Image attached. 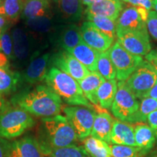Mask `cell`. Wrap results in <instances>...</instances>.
I'll return each instance as SVG.
<instances>
[{
  "instance_id": "cell-17",
  "label": "cell",
  "mask_w": 157,
  "mask_h": 157,
  "mask_svg": "<svg viewBox=\"0 0 157 157\" xmlns=\"http://www.w3.org/2000/svg\"><path fill=\"white\" fill-rule=\"evenodd\" d=\"M122 11L120 0H102L87 6L84 13L86 16H102L117 21Z\"/></svg>"
},
{
  "instance_id": "cell-37",
  "label": "cell",
  "mask_w": 157,
  "mask_h": 157,
  "mask_svg": "<svg viewBox=\"0 0 157 157\" xmlns=\"http://www.w3.org/2000/svg\"><path fill=\"white\" fill-rule=\"evenodd\" d=\"M145 60L157 74V49L151 50L145 56Z\"/></svg>"
},
{
  "instance_id": "cell-28",
  "label": "cell",
  "mask_w": 157,
  "mask_h": 157,
  "mask_svg": "<svg viewBox=\"0 0 157 157\" xmlns=\"http://www.w3.org/2000/svg\"><path fill=\"white\" fill-rule=\"evenodd\" d=\"M21 80V75L18 72L0 68V94L15 91Z\"/></svg>"
},
{
  "instance_id": "cell-40",
  "label": "cell",
  "mask_w": 157,
  "mask_h": 157,
  "mask_svg": "<svg viewBox=\"0 0 157 157\" xmlns=\"http://www.w3.org/2000/svg\"><path fill=\"white\" fill-rule=\"evenodd\" d=\"M8 143L5 139L0 137V157H7Z\"/></svg>"
},
{
  "instance_id": "cell-47",
  "label": "cell",
  "mask_w": 157,
  "mask_h": 157,
  "mask_svg": "<svg viewBox=\"0 0 157 157\" xmlns=\"http://www.w3.org/2000/svg\"><path fill=\"white\" fill-rule=\"evenodd\" d=\"M2 0H0V5H1V4H2Z\"/></svg>"
},
{
  "instance_id": "cell-33",
  "label": "cell",
  "mask_w": 157,
  "mask_h": 157,
  "mask_svg": "<svg viewBox=\"0 0 157 157\" xmlns=\"http://www.w3.org/2000/svg\"><path fill=\"white\" fill-rule=\"evenodd\" d=\"M27 26L35 32L46 33L50 31L53 25L52 17H43L25 21Z\"/></svg>"
},
{
  "instance_id": "cell-27",
  "label": "cell",
  "mask_w": 157,
  "mask_h": 157,
  "mask_svg": "<svg viewBox=\"0 0 157 157\" xmlns=\"http://www.w3.org/2000/svg\"><path fill=\"white\" fill-rule=\"evenodd\" d=\"M84 148L91 157H112L111 146L105 141L89 136L83 140Z\"/></svg>"
},
{
  "instance_id": "cell-36",
  "label": "cell",
  "mask_w": 157,
  "mask_h": 157,
  "mask_svg": "<svg viewBox=\"0 0 157 157\" xmlns=\"http://www.w3.org/2000/svg\"><path fill=\"white\" fill-rule=\"evenodd\" d=\"M146 27L148 34L157 40V14L154 10L149 12Z\"/></svg>"
},
{
  "instance_id": "cell-7",
  "label": "cell",
  "mask_w": 157,
  "mask_h": 157,
  "mask_svg": "<svg viewBox=\"0 0 157 157\" xmlns=\"http://www.w3.org/2000/svg\"><path fill=\"white\" fill-rule=\"evenodd\" d=\"M63 110L78 140L83 141L90 136L96 115L94 110L78 105L66 106Z\"/></svg>"
},
{
  "instance_id": "cell-6",
  "label": "cell",
  "mask_w": 157,
  "mask_h": 157,
  "mask_svg": "<svg viewBox=\"0 0 157 157\" xmlns=\"http://www.w3.org/2000/svg\"><path fill=\"white\" fill-rule=\"evenodd\" d=\"M139 106L138 100L127 87L125 81L118 82L117 94L111 108L113 115L118 120L129 123Z\"/></svg>"
},
{
  "instance_id": "cell-20",
  "label": "cell",
  "mask_w": 157,
  "mask_h": 157,
  "mask_svg": "<svg viewBox=\"0 0 157 157\" xmlns=\"http://www.w3.org/2000/svg\"><path fill=\"white\" fill-rule=\"evenodd\" d=\"M56 39L58 46L67 52L83 41L81 29L74 23H69L61 27L58 31Z\"/></svg>"
},
{
  "instance_id": "cell-19",
  "label": "cell",
  "mask_w": 157,
  "mask_h": 157,
  "mask_svg": "<svg viewBox=\"0 0 157 157\" xmlns=\"http://www.w3.org/2000/svg\"><path fill=\"white\" fill-rule=\"evenodd\" d=\"M111 143L113 145L137 147L133 125L118 119L113 121L111 134Z\"/></svg>"
},
{
  "instance_id": "cell-48",
  "label": "cell",
  "mask_w": 157,
  "mask_h": 157,
  "mask_svg": "<svg viewBox=\"0 0 157 157\" xmlns=\"http://www.w3.org/2000/svg\"><path fill=\"white\" fill-rule=\"evenodd\" d=\"M120 1L121 2H124V0H120Z\"/></svg>"
},
{
  "instance_id": "cell-22",
  "label": "cell",
  "mask_w": 157,
  "mask_h": 157,
  "mask_svg": "<svg viewBox=\"0 0 157 157\" xmlns=\"http://www.w3.org/2000/svg\"><path fill=\"white\" fill-rule=\"evenodd\" d=\"M105 80L98 71H90L86 77L77 82L85 98L95 106V109L99 106L97 98L98 90Z\"/></svg>"
},
{
  "instance_id": "cell-24",
  "label": "cell",
  "mask_w": 157,
  "mask_h": 157,
  "mask_svg": "<svg viewBox=\"0 0 157 157\" xmlns=\"http://www.w3.org/2000/svg\"><path fill=\"white\" fill-rule=\"evenodd\" d=\"M135 140L137 148L140 151H148L154 146L156 135L148 124L143 122L134 124Z\"/></svg>"
},
{
  "instance_id": "cell-35",
  "label": "cell",
  "mask_w": 157,
  "mask_h": 157,
  "mask_svg": "<svg viewBox=\"0 0 157 157\" xmlns=\"http://www.w3.org/2000/svg\"><path fill=\"white\" fill-rule=\"evenodd\" d=\"M0 51H2L8 59L14 60L12 34L5 31L0 36Z\"/></svg>"
},
{
  "instance_id": "cell-5",
  "label": "cell",
  "mask_w": 157,
  "mask_h": 157,
  "mask_svg": "<svg viewBox=\"0 0 157 157\" xmlns=\"http://www.w3.org/2000/svg\"><path fill=\"white\" fill-rule=\"evenodd\" d=\"M109 51L119 82L126 81L144 62L143 57L129 52L118 42L113 43Z\"/></svg>"
},
{
  "instance_id": "cell-29",
  "label": "cell",
  "mask_w": 157,
  "mask_h": 157,
  "mask_svg": "<svg viewBox=\"0 0 157 157\" xmlns=\"http://www.w3.org/2000/svg\"><path fill=\"white\" fill-rule=\"evenodd\" d=\"M156 110H157V100H154L151 98H143L141 100L138 110L132 117L129 123H145L147 121L148 115Z\"/></svg>"
},
{
  "instance_id": "cell-26",
  "label": "cell",
  "mask_w": 157,
  "mask_h": 157,
  "mask_svg": "<svg viewBox=\"0 0 157 157\" xmlns=\"http://www.w3.org/2000/svg\"><path fill=\"white\" fill-rule=\"evenodd\" d=\"M118 82L116 79L105 80L97 92L99 106L104 109H110L117 94Z\"/></svg>"
},
{
  "instance_id": "cell-34",
  "label": "cell",
  "mask_w": 157,
  "mask_h": 157,
  "mask_svg": "<svg viewBox=\"0 0 157 157\" xmlns=\"http://www.w3.org/2000/svg\"><path fill=\"white\" fill-rule=\"evenodd\" d=\"M112 157H138L140 149L137 147L123 146V145H110Z\"/></svg>"
},
{
  "instance_id": "cell-4",
  "label": "cell",
  "mask_w": 157,
  "mask_h": 157,
  "mask_svg": "<svg viewBox=\"0 0 157 157\" xmlns=\"http://www.w3.org/2000/svg\"><path fill=\"white\" fill-rule=\"evenodd\" d=\"M34 124L30 113L19 107H8L0 113V137L7 140L16 138Z\"/></svg>"
},
{
  "instance_id": "cell-21",
  "label": "cell",
  "mask_w": 157,
  "mask_h": 157,
  "mask_svg": "<svg viewBox=\"0 0 157 157\" xmlns=\"http://www.w3.org/2000/svg\"><path fill=\"white\" fill-rule=\"evenodd\" d=\"M68 52L75 57L90 71H97L98 60L101 52L92 48L84 41Z\"/></svg>"
},
{
  "instance_id": "cell-14",
  "label": "cell",
  "mask_w": 157,
  "mask_h": 157,
  "mask_svg": "<svg viewBox=\"0 0 157 157\" xmlns=\"http://www.w3.org/2000/svg\"><path fill=\"white\" fill-rule=\"evenodd\" d=\"M14 59L24 61L32 56L34 52V41L29 32L23 28H15L12 32ZM33 58V56H32Z\"/></svg>"
},
{
  "instance_id": "cell-10",
  "label": "cell",
  "mask_w": 157,
  "mask_h": 157,
  "mask_svg": "<svg viewBox=\"0 0 157 157\" xmlns=\"http://www.w3.org/2000/svg\"><path fill=\"white\" fill-rule=\"evenodd\" d=\"M149 12L141 7H130L123 10L117 20V31L147 30Z\"/></svg>"
},
{
  "instance_id": "cell-41",
  "label": "cell",
  "mask_w": 157,
  "mask_h": 157,
  "mask_svg": "<svg viewBox=\"0 0 157 157\" xmlns=\"http://www.w3.org/2000/svg\"><path fill=\"white\" fill-rule=\"evenodd\" d=\"M8 58L6 57L2 51H0V68L3 69H9Z\"/></svg>"
},
{
  "instance_id": "cell-23",
  "label": "cell",
  "mask_w": 157,
  "mask_h": 157,
  "mask_svg": "<svg viewBox=\"0 0 157 157\" xmlns=\"http://www.w3.org/2000/svg\"><path fill=\"white\" fill-rule=\"evenodd\" d=\"M21 17L25 21L52 17L50 0H25Z\"/></svg>"
},
{
  "instance_id": "cell-43",
  "label": "cell",
  "mask_w": 157,
  "mask_h": 157,
  "mask_svg": "<svg viewBox=\"0 0 157 157\" xmlns=\"http://www.w3.org/2000/svg\"><path fill=\"white\" fill-rule=\"evenodd\" d=\"M8 107H10L9 103L5 101V99L3 98L2 95L0 94V113H2Z\"/></svg>"
},
{
  "instance_id": "cell-16",
  "label": "cell",
  "mask_w": 157,
  "mask_h": 157,
  "mask_svg": "<svg viewBox=\"0 0 157 157\" xmlns=\"http://www.w3.org/2000/svg\"><path fill=\"white\" fill-rule=\"evenodd\" d=\"M57 15L63 22H77L81 19L83 7L81 0H52Z\"/></svg>"
},
{
  "instance_id": "cell-46",
  "label": "cell",
  "mask_w": 157,
  "mask_h": 157,
  "mask_svg": "<svg viewBox=\"0 0 157 157\" xmlns=\"http://www.w3.org/2000/svg\"><path fill=\"white\" fill-rule=\"evenodd\" d=\"M153 9L154 10V11L156 12L157 14V0H153Z\"/></svg>"
},
{
  "instance_id": "cell-8",
  "label": "cell",
  "mask_w": 157,
  "mask_h": 157,
  "mask_svg": "<svg viewBox=\"0 0 157 157\" xmlns=\"http://www.w3.org/2000/svg\"><path fill=\"white\" fill-rule=\"evenodd\" d=\"M157 81V74L146 60L125 81L137 99L142 100Z\"/></svg>"
},
{
  "instance_id": "cell-38",
  "label": "cell",
  "mask_w": 157,
  "mask_h": 157,
  "mask_svg": "<svg viewBox=\"0 0 157 157\" xmlns=\"http://www.w3.org/2000/svg\"><path fill=\"white\" fill-rule=\"evenodd\" d=\"M124 2L129 3L134 7H141L148 10V11L152 10L153 2L151 0H124Z\"/></svg>"
},
{
  "instance_id": "cell-31",
  "label": "cell",
  "mask_w": 157,
  "mask_h": 157,
  "mask_svg": "<svg viewBox=\"0 0 157 157\" xmlns=\"http://www.w3.org/2000/svg\"><path fill=\"white\" fill-rule=\"evenodd\" d=\"M97 71L105 80L115 79L117 73L111 57H110L109 50L100 53L97 63Z\"/></svg>"
},
{
  "instance_id": "cell-9",
  "label": "cell",
  "mask_w": 157,
  "mask_h": 157,
  "mask_svg": "<svg viewBox=\"0 0 157 157\" xmlns=\"http://www.w3.org/2000/svg\"><path fill=\"white\" fill-rule=\"evenodd\" d=\"M117 42L125 50L138 56H146L151 50L148 31H117Z\"/></svg>"
},
{
  "instance_id": "cell-32",
  "label": "cell",
  "mask_w": 157,
  "mask_h": 157,
  "mask_svg": "<svg viewBox=\"0 0 157 157\" xmlns=\"http://www.w3.org/2000/svg\"><path fill=\"white\" fill-rule=\"evenodd\" d=\"M24 0H3L0 5V15L7 20L16 19L23 11Z\"/></svg>"
},
{
  "instance_id": "cell-1",
  "label": "cell",
  "mask_w": 157,
  "mask_h": 157,
  "mask_svg": "<svg viewBox=\"0 0 157 157\" xmlns=\"http://www.w3.org/2000/svg\"><path fill=\"white\" fill-rule=\"evenodd\" d=\"M11 102L13 106L21 108L31 115L49 118L60 114L63 101L48 86L39 85L17 94Z\"/></svg>"
},
{
  "instance_id": "cell-44",
  "label": "cell",
  "mask_w": 157,
  "mask_h": 157,
  "mask_svg": "<svg viewBox=\"0 0 157 157\" xmlns=\"http://www.w3.org/2000/svg\"><path fill=\"white\" fill-rule=\"evenodd\" d=\"M7 20L5 17L0 15V36L5 31V25Z\"/></svg>"
},
{
  "instance_id": "cell-25",
  "label": "cell",
  "mask_w": 157,
  "mask_h": 157,
  "mask_svg": "<svg viewBox=\"0 0 157 157\" xmlns=\"http://www.w3.org/2000/svg\"><path fill=\"white\" fill-rule=\"evenodd\" d=\"M40 146L45 157H91L83 146L77 145L62 148H52L42 144Z\"/></svg>"
},
{
  "instance_id": "cell-49",
  "label": "cell",
  "mask_w": 157,
  "mask_h": 157,
  "mask_svg": "<svg viewBox=\"0 0 157 157\" xmlns=\"http://www.w3.org/2000/svg\"><path fill=\"white\" fill-rule=\"evenodd\" d=\"M150 157H157V156H150Z\"/></svg>"
},
{
  "instance_id": "cell-13",
  "label": "cell",
  "mask_w": 157,
  "mask_h": 157,
  "mask_svg": "<svg viewBox=\"0 0 157 157\" xmlns=\"http://www.w3.org/2000/svg\"><path fill=\"white\" fill-rule=\"evenodd\" d=\"M7 157H45L39 141L31 137L8 143Z\"/></svg>"
},
{
  "instance_id": "cell-3",
  "label": "cell",
  "mask_w": 157,
  "mask_h": 157,
  "mask_svg": "<svg viewBox=\"0 0 157 157\" xmlns=\"http://www.w3.org/2000/svg\"><path fill=\"white\" fill-rule=\"evenodd\" d=\"M46 142H39L52 148L76 146L78 138L66 117L57 115L42 119Z\"/></svg>"
},
{
  "instance_id": "cell-30",
  "label": "cell",
  "mask_w": 157,
  "mask_h": 157,
  "mask_svg": "<svg viewBox=\"0 0 157 157\" xmlns=\"http://www.w3.org/2000/svg\"><path fill=\"white\" fill-rule=\"evenodd\" d=\"M103 34L115 40L117 37V21L102 16H86Z\"/></svg>"
},
{
  "instance_id": "cell-45",
  "label": "cell",
  "mask_w": 157,
  "mask_h": 157,
  "mask_svg": "<svg viewBox=\"0 0 157 157\" xmlns=\"http://www.w3.org/2000/svg\"><path fill=\"white\" fill-rule=\"evenodd\" d=\"M100 1H102V0H81L82 5H86L87 7V6H90L93 5L94 3L98 2H100Z\"/></svg>"
},
{
  "instance_id": "cell-12",
  "label": "cell",
  "mask_w": 157,
  "mask_h": 157,
  "mask_svg": "<svg viewBox=\"0 0 157 157\" xmlns=\"http://www.w3.org/2000/svg\"><path fill=\"white\" fill-rule=\"evenodd\" d=\"M80 29L84 42L99 52L109 50L114 42L113 39L103 34L90 21L84 22Z\"/></svg>"
},
{
  "instance_id": "cell-42",
  "label": "cell",
  "mask_w": 157,
  "mask_h": 157,
  "mask_svg": "<svg viewBox=\"0 0 157 157\" xmlns=\"http://www.w3.org/2000/svg\"><path fill=\"white\" fill-rule=\"evenodd\" d=\"M145 98H151L154 100H157V81L151 89L148 91V93L145 95Z\"/></svg>"
},
{
  "instance_id": "cell-18",
  "label": "cell",
  "mask_w": 157,
  "mask_h": 157,
  "mask_svg": "<svg viewBox=\"0 0 157 157\" xmlns=\"http://www.w3.org/2000/svg\"><path fill=\"white\" fill-rule=\"evenodd\" d=\"M113 119L105 109L99 110L96 113L90 136L111 143V134Z\"/></svg>"
},
{
  "instance_id": "cell-15",
  "label": "cell",
  "mask_w": 157,
  "mask_h": 157,
  "mask_svg": "<svg viewBox=\"0 0 157 157\" xmlns=\"http://www.w3.org/2000/svg\"><path fill=\"white\" fill-rule=\"evenodd\" d=\"M50 53L34 57L24 71L21 78L29 84H35L45 79L48 74V66L50 61Z\"/></svg>"
},
{
  "instance_id": "cell-39",
  "label": "cell",
  "mask_w": 157,
  "mask_h": 157,
  "mask_svg": "<svg viewBox=\"0 0 157 157\" xmlns=\"http://www.w3.org/2000/svg\"><path fill=\"white\" fill-rule=\"evenodd\" d=\"M148 125L150 126L152 130L154 131L156 137H157V110L153 111L148 115V119H147Z\"/></svg>"
},
{
  "instance_id": "cell-2",
  "label": "cell",
  "mask_w": 157,
  "mask_h": 157,
  "mask_svg": "<svg viewBox=\"0 0 157 157\" xmlns=\"http://www.w3.org/2000/svg\"><path fill=\"white\" fill-rule=\"evenodd\" d=\"M44 82L47 86L67 104L95 110V106L85 98L77 81L67 74L56 67H51Z\"/></svg>"
},
{
  "instance_id": "cell-11",
  "label": "cell",
  "mask_w": 157,
  "mask_h": 157,
  "mask_svg": "<svg viewBox=\"0 0 157 157\" xmlns=\"http://www.w3.org/2000/svg\"><path fill=\"white\" fill-rule=\"evenodd\" d=\"M50 61L53 67L67 74L77 82L83 79L90 72L75 57L66 50L51 56Z\"/></svg>"
}]
</instances>
